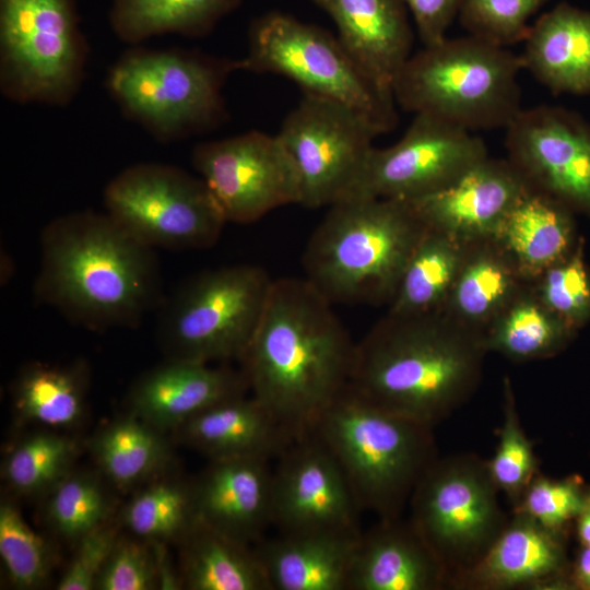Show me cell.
<instances>
[{
	"label": "cell",
	"mask_w": 590,
	"mask_h": 590,
	"mask_svg": "<svg viewBox=\"0 0 590 590\" xmlns=\"http://www.w3.org/2000/svg\"><path fill=\"white\" fill-rule=\"evenodd\" d=\"M197 521L192 484L160 481L138 493L122 514L125 527L151 542L181 540Z\"/></svg>",
	"instance_id": "e575fe53"
},
{
	"label": "cell",
	"mask_w": 590,
	"mask_h": 590,
	"mask_svg": "<svg viewBox=\"0 0 590 590\" xmlns=\"http://www.w3.org/2000/svg\"><path fill=\"white\" fill-rule=\"evenodd\" d=\"M464 245L465 241L428 226L405 264L387 314L440 312L462 260Z\"/></svg>",
	"instance_id": "1f68e13d"
},
{
	"label": "cell",
	"mask_w": 590,
	"mask_h": 590,
	"mask_svg": "<svg viewBox=\"0 0 590 590\" xmlns=\"http://www.w3.org/2000/svg\"><path fill=\"white\" fill-rule=\"evenodd\" d=\"M531 283L542 302L574 331L590 320V273L581 244Z\"/></svg>",
	"instance_id": "ab89813d"
},
{
	"label": "cell",
	"mask_w": 590,
	"mask_h": 590,
	"mask_svg": "<svg viewBox=\"0 0 590 590\" xmlns=\"http://www.w3.org/2000/svg\"><path fill=\"white\" fill-rule=\"evenodd\" d=\"M577 536L582 547L590 548V492L587 495L581 511L576 518Z\"/></svg>",
	"instance_id": "7dc6e473"
},
{
	"label": "cell",
	"mask_w": 590,
	"mask_h": 590,
	"mask_svg": "<svg viewBox=\"0 0 590 590\" xmlns=\"http://www.w3.org/2000/svg\"><path fill=\"white\" fill-rule=\"evenodd\" d=\"M272 475L269 459L211 460L192 483L197 519L253 546L272 526Z\"/></svg>",
	"instance_id": "44dd1931"
},
{
	"label": "cell",
	"mask_w": 590,
	"mask_h": 590,
	"mask_svg": "<svg viewBox=\"0 0 590 590\" xmlns=\"http://www.w3.org/2000/svg\"><path fill=\"white\" fill-rule=\"evenodd\" d=\"M272 475V526L280 533L356 532L359 508L332 452L314 433L294 440Z\"/></svg>",
	"instance_id": "e0dca14e"
},
{
	"label": "cell",
	"mask_w": 590,
	"mask_h": 590,
	"mask_svg": "<svg viewBox=\"0 0 590 590\" xmlns=\"http://www.w3.org/2000/svg\"><path fill=\"white\" fill-rule=\"evenodd\" d=\"M492 477L512 508L532 480L541 473L533 442L520 422L516 396L509 377L503 379V423L494 457L487 461Z\"/></svg>",
	"instance_id": "d590c367"
},
{
	"label": "cell",
	"mask_w": 590,
	"mask_h": 590,
	"mask_svg": "<svg viewBox=\"0 0 590 590\" xmlns=\"http://www.w3.org/2000/svg\"><path fill=\"white\" fill-rule=\"evenodd\" d=\"M247 391L243 371L226 364L167 358L135 380L128 404L131 414L165 432Z\"/></svg>",
	"instance_id": "ffe728a7"
},
{
	"label": "cell",
	"mask_w": 590,
	"mask_h": 590,
	"mask_svg": "<svg viewBox=\"0 0 590 590\" xmlns=\"http://www.w3.org/2000/svg\"><path fill=\"white\" fill-rule=\"evenodd\" d=\"M33 294L92 331L134 328L164 300L157 258L106 212L59 215L39 236Z\"/></svg>",
	"instance_id": "7a4b0ae2"
},
{
	"label": "cell",
	"mask_w": 590,
	"mask_h": 590,
	"mask_svg": "<svg viewBox=\"0 0 590 590\" xmlns=\"http://www.w3.org/2000/svg\"><path fill=\"white\" fill-rule=\"evenodd\" d=\"M303 253L305 279L332 304H388L427 224L409 201L355 196L328 206Z\"/></svg>",
	"instance_id": "277c9868"
},
{
	"label": "cell",
	"mask_w": 590,
	"mask_h": 590,
	"mask_svg": "<svg viewBox=\"0 0 590 590\" xmlns=\"http://www.w3.org/2000/svg\"><path fill=\"white\" fill-rule=\"evenodd\" d=\"M528 282L499 312L483 335L485 350L518 363L550 358L574 334Z\"/></svg>",
	"instance_id": "f546056e"
},
{
	"label": "cell",
	"mask_w": 590,
	"mask_h": 590,
	"mask_svg": "<svg viewBox=\"0 0 590 590\" xmlns=\"http://www.w3.org/2000/svg\"><path fill=\"white\" fill-rule=\"evenodd\" d=\"M236 69L283 75L294 81L303 94L353 108L379 134L393 130L398 123L393 95L357 66L338 37L287 13L272 11L251 22L247 54L236 60Z\"/></svg>",
	"instance_id": "9c48e42d"
},
{
	"label": "cell",
	"mask_w": 590,
	"mask_h": 590,
	"mask_svg": "<svg viewBox=\"0 0 590 590\" xmlns=\"http://www.w3.org/2000/svg\"><path fill=\"white\" fill-rule=\"evenodd\" d=\"M241 0H111L109 25L123 43L135 46L151 37L209 34Z\"/></svg>",
	"instance_id": "4dcf8cb0"
},
{
	"label": "cell",
	"mask_w": 590,
	"mask_h": 590,
	"mask_svg": "<svg viewBox=\"0 0 590 590\" xmlns=\"http://www.w3.org/2000/svg\"><path fill=\"white\" fill-rule=\"evenodd\" d=\"M361 533H279L253 547L271 590H347Z\"/></svg>",
	"instance_id": "d4e9b609"
},
{
	"label": "cell",
	"mask_w": 590,
	"mask_h": 590,
	"mask_svg": "<svg viewBox=\"0 0 590 590\" xmlns=\"http://www.w3.org/2000/svg\"><path fill=\"white\" fill-rule=\"evenodd\" d=\"M273 281L253 264L202 271L158 307L157 339L167 358L226 364L244 355Z\"/></svg>",
	"instance_id": "ba28073f"
},
{
	"label": "cell",
	"mask_w": 590,
	"mask_h": 590,
	"mask_svg": "<svg viewBox=\"0 0 590 590\" xmlns=\"http://www.w3.org/2000/svg\"><path fill=\"white\" fill-rule=\"evenodd\" d=\"M487 351L442 314H386L355 346L349 386L370 403L435 427L477 390Z\"/></svg>",
	"instance_id": "3957f363"
},
{
	"label": "cell",
	"mask_w": 590,
	"mask_h": 590,
	"mask_svg": "<svg viewBox=\"0 0 590 590\" xmlns=\"http://www.w3.org/2000/svg\"><path fill=\"white\" fill-rule=\"evenodd\" d=\"M87 374L83 363L26 365L12 387L16 414L49 427L73 426L84 412Z\"/></svg>",
	"instance_id": "d6a6232c"
},
{
	"label": "cell",
	"mask_w": 590,
	"mask_h": 590,
	"mask_svg": "<svg viewBox=\"0 0 590 590\" xmlns=\"http://www.w3.org/2000/svg\"><path fill=\"white\" fill-rule=\"evenodd\" d=\"M570 209L531 188L505 215L493 237L521 275L533 281L575 248Z\"/></svg>",
	"instance_id": "83f0119b"
},
{
	"label": "cell",
	"mask_w": 590,
	"mask_h": 590,
	"mask_svg": "<svg viewBox=\"0 0 590 590\" xmlns=\"http://www.w3.org/2000/svg\"><path fill=\"white\" fill-rule=\"evenodd\" d=\"M548 0H463L458 20L468 34L508 47L523 42L531 16Z\"/></svg>",
	"instance_id": "60d3db41"
},
{
	"label": "cell",
	"mask_w": 590,
	"mask_h": 590,
	"mask_svg": "<svg viewBox=\"0 0 590 590\" xmlns=\"http://www.w3.org/2000/svg\"><path fill=\"white\" fill-rule=\"evenodd\" d=\"M211 460L278 458L294 439L251 394L237 396L198 413L175 429Z\"/></svg>",
	"instance_id": "484cf974"
},
{
	"label": "cell",
	"mask_w": 590,
	"mask_h": 590,
	"mask_svg": "<svg viewBox=\"0 0 590 590\" xmlns=\"http://www.w3.org/2000/svg\"><path fill=\"white\" fill-rule=\"evenodd\" d=\"M566 532L545 528L520 510L485 555L452 582L455 590H570Z\"/></svg>",
	"instance_id": "ac0fdd59"
},
{
	"label": "cell",
	"mask_w": 590,
	"mask_h": 590,
	"mask_svg": "<svg viewBox=\"0 0 590 590\" xmlns=\"http://www.w3.org/2000/svg\"><path fill=\"white\" fill-rule=\"evenodd\" d=\"M158 585L155 553L143 543L118 539L95 585L98 590H149Z\"/></svg>",
	"instance_id": "7bdbcfd3"
},
{
	"label": "cell",
	"mask_w": 590,
	"mask_h": 590,
	"mask_svg": "<svg viewBox=\"0 0 590 590\" xmlns=\"http://www.w3.org/2000/svg\"><path fill=\"white\" fill-rule=\"evenodd\" d=\"M180 541V578L187 589L271 590L252 545L198 519Z\"/></svg>",
	"instance_id": "f1b7e54d"
},
{
	"label": "cell",
	"mask_w": 590,
	"mask_h": 590,
	"mask_svg": "<svg viewBox=\"0 0 590 590\" xmlns=\"http://www.w3.org/2000/svg\"><path fill=\"white\" fill-rule=\"evenodd\" d=\"M0 555L7 575L16 588H38L49 576L52 557L46 541L9 500H2L0 505Z\"/></svg>",
	"instance_id": "74e56055"
},
{
	"label": "cell",
	"mask_w": 590,
	"mask_h": 590,
	"mask_svg": "<svg viewBox=\"0 0 590 590\" xmlns=\"http://www.w3.org/2000/svg\"><path fill=\"white\" fill-rule=\"evenodd\" d=\"M236 60L181 48L127 49L105 86L126 119L167 143L211 131L226 118L223 87Z\"/></svg>",
	"instance_id": "52a82bcc"
},
{
	"label": "cell",
	"mask_w": 590,
	"mask_h": 590,
	"mask_svg": "<svg viewBox=\"0 0 590 590\" xmlns=\"http://www.w3.org/2000/svg\"><path fill=\"white\" fill-rule=\"evenodd\" d=\"M412 14L424 46L446 38L451 23L458 19L463 0H403Z\"/></svg>",
	"instance_id": "f6af8a7d"
},
{
	"label": "cell",
	"mask_w": 590,
	"mask_h": 590,
	"mask_svg": "<svg viewBox=\"0 0 590 590\" xmlns=\"http://www.w3.org/2000/svg\"><path fill=\"white\" fill-rule=\"evenodd\" d=\"M312 433L339 462L359 510L379 520L402 516L416 484L439 457L433 426L386 411L349 385Z\"/></svg>",
	"instance_id": "5b68a950"
},
{
	"label": "cell",
	"mask_w": 590,
	"mask_h": 590,
	"mask_svg": "<svg viewBox=\"0 0 590 590\" xmlns=\"http://www.w3.org/2000/svg\"><path fill=\"white\" fill-rule=\"evenodd\" d=\"M570 580L574 589L590 590V548H580L570 564Z\"/></svg>",
	"instance_id": "bcb514c9"
},
{
	"label": "cell",
	"mask_w": 590,
	"mask_h": 590,
	"mask_svg": "<svg viewBox=\"0 0 590 590\" xmlns=\"http://www.w3.org/2000/svg\"><path fill=\"white\" fill-rule=\"evenodd\" d=\"M590 489L577 476L551 479L539 473L512 510H520L539 523L555 531L567 532L576 520Z\"/></svg>",
	"instance_id": "b9f144b4"
},
{
	"label": "cell",
	"mask_w": 590,
	"mask_h": 590,
	"mask_svg": "<svg viewBox=\"0 0 590 590\" xmlns=\"http://www.w3.org/2000/svg\"><path fill=\"white\" fill-rule=\"evenodd\" d=\"M163 433L130 413L107 424L94 436L92 455L114 484L134 485L167 462L169 450Z\"/></svg>",
	"instance_id": "836d02e7"
},
{
	"label": "cell",
	"mask_w": 590,
	"mask_h": 590,
	"mask_svg": "<svg viewBox=\"0 0 590 590\" xmlns=\"http://www.w3.org/2000/svg\"><path fill=\"white\" fill-rule=\"evenodd\" d=\"M333 21L338 39L384 91L412 55L413 31L403 0H312Z\"/></svg>",
	"instance_id": "603a6c76"
},
{
	"label": "cell",
	"mask_w": 590,
	"mask_h": 590,
	"mask_svg": "<svg viewBox=\"0 0 590 590\" xmlns=\"http://www.w3.org/2000/svg\"><path fill=\"white\" fill-rule=\"evenodd\" d=\"M487 156L484 141L472 131L415 114L398 142L374 146L350 197L412 201L445 189Z\"/></svg>",
	"instance_id": "5bb4252c"
},
{
	"label": "cell",
	"mask_w": 590,
	"mask_h": 590,
	"mask_svg": "<svg viewBox=\"0 0 590 590\" xmlns=\"http://www.w3.org/2000/svg\"><path fill=\"white\" fill-rule=\"evenodd\" d=\"M507 158L529 185L590 213V126L558 106L522 108L505 128Z\"/></svg>",
	"instance_id": "2e32d148"
},
{
	"label": "cell",
	"mask_w": 590,
	"mask_h": 590,
	"mask_svg": "<svg viewBox=\"0 0 590 590\" xmlns=\"http://www.w3.org/2000/svg\"><path fill=\"white\" fill-rule=\"evenodd\" d=\"M488 462L476 453L438 457L416 484L409 520L452 582L489 550L509 516Z\"/></svg>",
	"instance_id": "8fae6325"
},
{
	"label": "cell",
	"mask_w": 590,
	"mask_h": 590,
	"mask_svg": "<svg viewBox=\"0 0 590 590\" xmlns=\"http://www.w3.org/2000/svg\"><path fill=\"white\" fill-rule=\"evenodd\" d=\"M450 578L409 519L379 520L362 532L347 590H444Z\"/></svg>",
	"instance_id": "7402d4cb"
},
{
	"label": "cell",
	"mask_w": 590,
	"mask_h": 590,
	"mask_svg": "<svg viewBox=\"0 0 590 590\" xmlns=\"http://www.w3.org/2000/svg\"><path fill=\"white\" fill-rule=\"evenodd\" d=\"M51 489L47 518L63 538L78 541L105 522L108 500L92 476L68 474Z\"/></svg>",
	"instance_id": "f35d334b"
},
{
	"label": "cell",
	"mask_w": 590,
	"mask_h": 590,
	"mask_svg": "<svg viewBox=\"0 0 590 590\" xmlns=\"http://www.w3.org/2000/svg\"><path fill=\"white\" fill-rule=\"evenodd\" d=\"M354 343L305 278L273 281L239 359L250 394L294 439L311 434L351 379Z\"/></svg>",
	"instance_id": "6da1fadb"
},
{
	"label": "cell",
	"mask_w": 590,
	"mask_h": 590,
	"mask_svg": "<svg viewBox=\"0 0 590 590\" xmlns=\"http://www.w3.org/2000/svg\"><path fill=\"white\" fill-rule=\"evenodd\" d=\"M88 44L76 0H0V93L64 107L83 84Z\"/></svg>",
	"instance_id": "30bf717a"
},
{
	"label": "cell",
	"mask_w": 590,
	"mask_h": 590,
	"mask_svg": "<svg viewBox=\"0 0 590 590\" xmlns=\"http://www.w3.org/2000/svg\"><path fill=\"white\" fill-rule=\"evenodd\" d=\"M118 534L102 524L78 540L74 556L60 578L58 590H92L114 550Z\"/></svg>",
	"instance_id": "ee69618b"
},
{
	"label": "cell",
	"mask_w": 590,
	"mask_h": 590,
	"mask_svg": "<svg viewBox=\"0 0 590 590\" xmlns=\"http://www.w3.org/2000/svg\"><path fill=\"white\" fill-rule=\"evenodd\" d=\"M520 55L473 35L444 38L412 54L398 72V106L469 131L506 128L522 109Z\"/></svg>",
	"instance_id": "8992f818"
},
{
	"label": "cell",
	"mask_w": 590,
	"mask_h": 590,
	"mask_svg": "<svg viewBox=\"0 0 590 590\" xmlns=\"http://www.w3.org/2000/svg\"><path fill=\"white\" fill-rule=\"evenodd\" d=\"M74 455L75 445L66 436L36 433L13 448L4 462L3 474L16 492L40 493L68 475Z\"/></svg>",
	"instance_id": "8d00e7d4"
},
{
	"label": "cell",
	"mask_w": 590,
	"mask_h": 590,
	"mask_svg": "<svg viewBox=\"0 0 590 590\" xmlns=\"http://www.w3.org/2000/svg\"><path fill=\"white\" fill-rule=\"evenodd\" d=\"M191 161L226 222L248 224L299 204L297 172L276 134L255 130L198 143Z\"/></svg>",
	"instance_id": "9a60e30c"
},
{
	"label": "cell",
	"mask_w": 590,
	"mask_h": 590,
	"mask_svg": "<svg viewBox=\"0 0 590 590\" xmlns=\"http://www.w3.org/2000/svg\"><path fill=\"white\" fill-rule=\"evenodd\" d=\"M276 135L297 172L299 205L317 209L352 194L379 132L353 108L303 94Z\"/></svg>",
	"instance_id": "4fadbf2b"
},
{
	"label": "cell",
	"mask_w": 590,
	"mask_h": 590,
	"mask_svg": "<svg viewBox=\"0 0 590 590\" xmlns=\"http://www.w3.org/2000/svg\"><path fill=\"white\" fill-rule=\"evenodd\" d=\"M528 282L493 236L465 241L440 314L483 341L495 318Z\"/></svg>",
	"instance_id": "cb8c5ba5"
},
{
	"label": "cell",
	"mask_w": 590,
	"mask_h": 590,
	"mask_svg": "<svg viewBox=\"0 0 590 590\" xmlns=\"http://www.w3.org/2000/svg\"><path fill=\"white\" fill-rule=\"evenodd\" d=\"M105 212L143 245L174 250L213 246L227 223L204 180L164 163H137L104 189Z\"/></svg>",
	"instance_id": "7c38bea8"
},
{
	"label": "cell",
	"mask_w": 590,
	"mask_h": 590,
	"mask_svg": "<svg viewBox=\"0 0 590 590\" xmlns=\"http://www.w3.org/2000/svg\"><path fill=\"white\" fill-rule=\"evenodd\" d=\"M531 188L508 158L487 156L445 189L409 202L427 226L469 241L493 236Z\"/></svg>",
	"instance_id": "d6986e66"
},
{
	"label": "cell",
	"mask_w": 590,
	"mask_h": 590,
	"mask_svg": "<svg viewBox=\"0 0 590 590\" xmlns=\"http://www.w3.org/2000/svg\"><path fill=\"white\" fill-rule=\"evenodd\" d=\"M527 69L554 93H590V12L562 2L542 14L524 38Z\"/></svg>",
	"instance_id": "4316f807"
}]
</instances>
